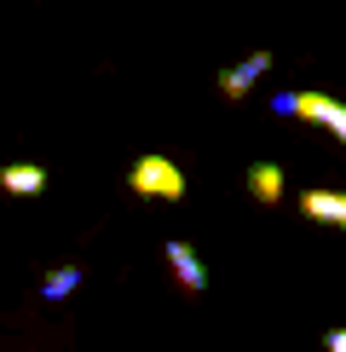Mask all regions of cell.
Instances as JSON below:
<instances>
[{"mask_svg": "<svg viewBox=\"0 0 346 352\" xmlns=\"http://www.w3.org/2000/svg\"><path fill=\"white\" fill-rule=\"evenodd\" d=\"M271 110H277V116H300V122L323 127V133H335L346 144V104H341V98H329V93H277V98H271Z\"/></svg>", "mask_w": 346, "mask_h": 352, "instance_id": "obj_1", "label": "cell"}, {"mask_svg": "<svg viewBox=\"0 0 346 352\" xmlns=\"http://www.w3.org/2000/svg\"><path fill=\"white\" fill-rule=\"evenodd\" d=\"M127 185H133V197H162V202L185 197V173L173 168L168 156H139V162L127 168Z\"/></svg>", "mask_w": 346, "mask_h": 352, "instance_id": "obj_2", "label": "cell"}, {"mask_svg": "<svg viewBox=\"0 0 346 352\" xmlns=\"http://www.w3.org/2000/svg\"><path fill=\"white\" fill-rule=\"evenodd\" d=\"M271 64H277L271 52H249L242 64L220 69V76H214V87H220V98H231V104H237V98H249L254 87H260V76H271Z\"/></svg>", "mask_w": 346, "mask_h": 352, "instance_id": "obj_3", "label": "cell"}, {"mask_svg": "<svg viewBox=\"0 0 346 352\" xmlns=\"http://www.w3.org/2000/svg\"><path fill=\"white\" fill-rule=\"evenodd\" d=\"M162 260H168V272L179 277V283L191 289V295H202V289H208V266L196 260V248H191V243L168 237V243H162Z\"/></svg>", "mask_w": 346, "mask_h": 352, "instance_id": "obj_4", "label": "cell"}, {"mask_svg": "<svg viewBox=\"0 0 346 352\" xmlns=\"http://www.w3.org/2000/svg\"><path fill=\"white\" fill-rule=\"evenodd\" d=\"M300 214H306L312 226L346 231V190H300Z\"/></svg>", "mask_w": 346, "mask_h": 352, "instance_id": "obj_5", "label": "cell"}, {"mask_svg": "<svg viewBox=\"0 0 346 352\" xmlns=\"http://www.w3.org/2000/svg\"><path fill=\"white\" fill-rule=\"evenodd\" d=\"M0 190H6V197H41V190H47V168H35V162L0 168Z\"/></svg>", "mask_w": 346, "mask_h": 352, "instance_id": "obj_6", "label": "cell"}, {"mask_svg": "<svg viewBox=\"0 0 346 352\" xmlns=\"http://www.w3.org/2000/svg\"><path fill=\"white\" fill-rule=\"evenodd\" d=\"M249 190L260 202H283V168L277 162H254L249 168Z\"/></svg>", "mask_w": 346, "mask_h": 352, "instance_id": "obj_7", "label": "cell"}, {"mask_svg": "<svg viewBox=\"0 0 346 352\" xmlns=\"http://www.w3.org/2000/svg\"><path fill=\"white\" fill-rule=\"evenodd\" d=\"M76 289H81V266H58L41 277V300H69Z\"/></svg>", "mask_w": 346, "mask_h": 352, "instance_id": "obj_8", "label": "cell"}, {"mask_svg": "<svg viewBox=\"0 0 346 352\" xmlns=\"http://www.w3.org/2000/svg\"><path fill=\"white\" fill-rule=\"evenodd\" d=\"M323 352H346V329H329L323 335Z\"/></svg>", "mask_w": 346, "mask_h": 352, "instance_id": "obj_9", "label": "cell"}]
</instances>
